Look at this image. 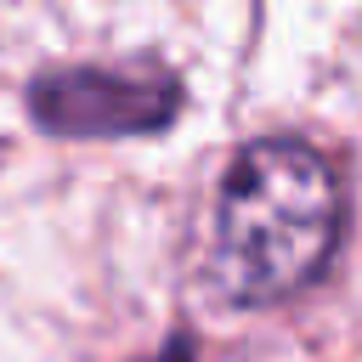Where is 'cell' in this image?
Segmentation results:
<instances>
[{
  "label": "cell",
  "mask_w": 362,
  "mask_h": 362,
  "mask_svg": "<svg viewBox=\"0 0 362 362\" xmlns=\"http://www.w3.org/2000/svg\"><path fill=\"white\" fill-rule=\"evenodd\" d=\"M28 107L45 130L57 136H130V130H158L181 107V85L164 68H57L34 79Z\"/></svg>",
  "instance_id": "2"
},
{
  "label": "cell",
  "mask_w": 362,
  "mask_h": 362,
  "mask_svg": "<svg viewBox=\"0 0 362 362\" xmlns=\"http://www.w3.org/2000/svg\"><path fill=\"white\" fill-rule=\"evenodd\" d=\"M339 175L294 136L243 147L215 198V288L238 305H272L300 294L334 255Z\"/></svg>",
  "instance_id": "1"
}]
</instances>
